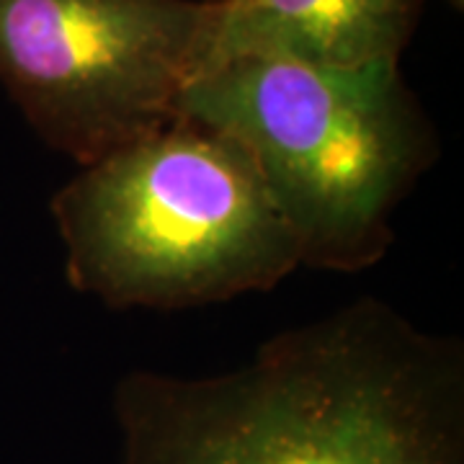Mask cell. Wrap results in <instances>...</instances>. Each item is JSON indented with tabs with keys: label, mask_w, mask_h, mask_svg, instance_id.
<instances>
[{
	"label": "cell",
	"mask_w": 464,
	"mask_h": 464,
	"mask_svg": "<svg viewBox=\"0 0 464 464\" xmlns=\"http://www.w3.org/2000/svg\"><path fill=\"white\" fill-rule=\"evenodd\" d=\"M119 464H464V348L356 299L248 364L114 390Z\"/></svg>",
	"instance_id": "cell-1"
},
{
	"label": "cell",
	"mask_w": 464,
	"mask_h": 464,
	"mask_svg": "<svg viewBox=\"0 0 464 464\" xmlns=\"http://www.w3.org/2000/svg\"><path fill=\"white\" fill-rule=\"evenodd\" d=\"M52 217L70 286L109 307L225 302L302 266L248 150L181 116L81 168Z\"/></svg>",
	"instance_id": "cell-2"
},
{
	"label": "cell",
	"mask_w": 464,
	"mask_h": 464,
	"mask_svg": "<svg viewBox=\"0 0 464 464\" xmlns=\"http://www.w3.org/2000/svg\"><path fill=\"white\" fill-rule=\"evenodd\" d=\"M176 114L248 150L299 248V264L353 274L392 243L400 199L433 137L398 63L333 70L232 60L183 91Z\"/></svg>",
	"instance_id": "cell-3"
},
{
	"label": "cell",
	"mask_w": 464,
	"mask_h": 464,
	"mask_svg": "<svg viewBox=\"0 0 464 464\" xmlns=\"http://www.w3.org/2000/svg\"><path fill=\"white\" fill-rule=\"evenodd\" d=\"M215 0H0V83L78 168L179 119Z\"/></svg>",
	"instance_id": "cell-4"
},
{
	"label": "cell",
	"mask_w": 464,
	"mask_h": 464,
	"mask_svg": "<svg viewBox=\"0 0 464 464\" xmlns=\"http://www.w3.org/2000/svg\"><path fill=\"white\" fill-rule=\"evenodd\" d=\"M215 8L204 72L232 60L356 70L400 63L420 0H215Z\"/></svg>",
	"instance_id": "cell-5"
},
{
	"label": "cell",
	"mask_w": 464,
	"mask_h": 464,
	"mask_svg": "<svg viewBox=\"0 0 464 464\" xmlns=\"http://www.w3.org/2000/svg\"><path fill=\"white\" fill-rule=\"evenodd\" d=\"M449 3H451V5H457V8H462L464 5V0H449Z\"/></svg>",
	"instance_id": "cell-6"
}]
</instances>
